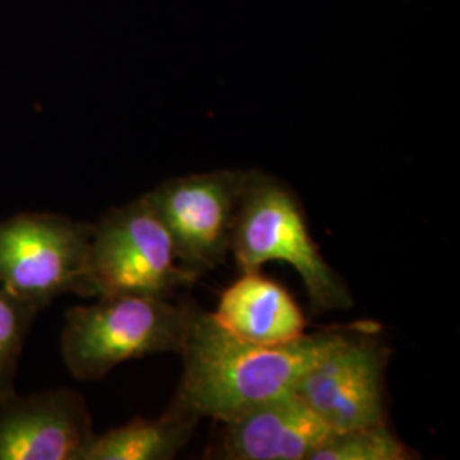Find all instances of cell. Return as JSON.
<instances>
[{"mask_svg":"<svg viewBox=\"0 0 460 460\" xmlns=\"http://www.w3.org/2000/svg\"><path fill=\"white\" fill-rule=\"evenodd\" d=\"M346 329L304 334L285 345H261L222 328L198 305L182 346V374L174 402L199 418L226 423L249 408L296 389L300 377Z\"/></svg>","mask_w":460,"mask_h":460,"instance_id":"cell-1","label":"cell"},{"mask_svg":"<svg viewBox=\"0 0 460 460\" xmlns=\"http://www.w3.org/2000/svg\"><path fill=\"white\" fill-rule=\"evenodd\" d=\"M230 254L241 271L261 270L271 261L292 266L313 313L353 307L345 279L324 260L296 193L263 171H246Z\"/></svg>","mask_w":460,"mask_h":460,"instance_id":"cell-2","label":"cell"},{"mask_svg":"<svg viewBox=\"0 0 460 460\" xmlns=\"http://www.w3.org/2000/svg\"><path fill=\"white\" fill-rule=\"evenodd\" d=\"M66 314L62 358L77 380H102L119 363L181 353L197 304L165 296L111 294Z\"/></svg>","mask_w":460,"mask_h":460,"instance_id":"cell-3","label":"cell"},{"mask_svg":"<svg viewBox=\"0 0 460 460\" xmlns=\"http://www.w3.org/2000/svg\"><path fill=\"white\" fill-rule=\"evenodd\" d=\"M94 224L49 212L0 220V285L41 311L57 296H94L89 251Z\"/></svg>","mask_w":460,"mask_h":460,"instance_id":"cell-4","label":"cell"},{"mask_svg":"<svg viewBox=\"0 0 460 460\" xmlns=\"http://www.w3.org/2000/svg\"><path fill=\"white\" fill-rule=\"evenodd\" d=\"M89 271L94 296L171 298L197 281L178 263L167 230L144 197L108 210L94 224Z\"/></svg>","mask_w":460,"mask_h":460,"instance_id":"cell-5","label":"cell"},{"mask_svg":"<svg viewBox=\"0 0 460 460\" xmlns=\"http://www.w3.org/2000/svg\"><path fill=\"white\" fill-rule=\"evenodd\" d=\"M246 171L217 169L161 182L146 198L182 270L199 279L226 263Z\"/></svg>","mask_w":460,"mask_h":460,"instance_id":"cell-6","label":"cell"},{"mask_svg":"<svg viewBox=\"0 0 460 460\" xmlns=\"http://www.w3.org/2000/svg\"><path fill=\"white\" fill-rule=\"evenodd\" d=\"M391 349L372 326L345 336L296 382V394L332 431L387 423V365Z\"/></svg>","mask_w":460,"mask_h":460,"instance_id":"cell-7","label":"cell"},{"mask_svg":"<svg viewBox=\"0 0 460 460\" xmlns=\"http://www.w3.org/2000/svg\"><path fill=\"white\" fill-rule=\"evenodd\" d=\"M93 437L87 402L72 389L0 399V460H81Z\"/></svg>","mask_w":460,"mask_h":460,"instance_id":"cell-8","label":"cell"},{"mask_svg":"<svg viewBox=\"0 0 460 460\" xmlns=\"http://www.w3.org/2000/svg\"><path fill=\"white\" fill-rule=\"evenodd\" d=\"M222 425L212 457L226 460H309L332 433L296 391L256 404Z\"/></svg>","mask_w":460,"mask_h":460,"instance_id":"cell-9","label":"cell"},{"mask_svg":"<svg viewBox=\"0 0 460 460\" xmlns=\"http://www.w3.org/2000/svg\"><path fill=\"white\" fill-rule=\"evenodd\" d=\"M232 334L261 345H285L305 334L307 319L294 296L260 270L243 271L212 313Z\"/></svg>","mask_w":460,"mask_h":460,"instance_id":"cell-10","label":"cell"},{"mask_svg":"<svg viewBox=\"0 0 460 460\" xmlns=\"http://www.w3.org/2000/svg\"><path fill=\"white\" fill-rule=\"evenodd\" d=\"M199 416L171 401L157 418H135L93 437L81 460H171L190 442Z\"/></svg>","mask_w":460,"mask_h":460,"instance_id":"cell-11","label":"cell"},{"mask_svg":"<svg viewBox=\"0 0 460 460\" xmlns=\"http://www.w3.org/2000/svg\"><path fill=\"white\" fill-rule=\"evenodd\" d=\"M420 456L387 423L332 431L309 460H412Z\"/></svg>","mask_w":460,"mask_h":460,"instance_id":"cell-12","label":"cell"},{"mask_svg":"<svg viewBox=\"0 0 460 460\" xmlns=\"http://www.w3.org/2000/svg\"><path fill=\"white\" fill-rule=\"evenodd\" d=\"M38 313L0 285V399L16 393L17 362Z\"/></svg>","mask_w":460,"mask_h":460,"instance_id":"cell-13","label":"cell"}]
</instances>
